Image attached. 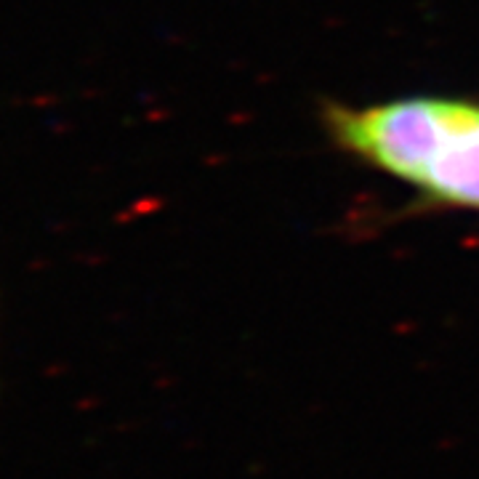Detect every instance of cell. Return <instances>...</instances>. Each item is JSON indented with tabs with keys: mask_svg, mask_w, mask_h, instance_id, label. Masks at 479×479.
Here are the masks:
<instances>
[{
	"mask_svg": "<svg viewBox=\"0 0 479 479\" xmlns=\"http://www.w3.org/2000/svg\"><path fill=\"white\" fill-rule=\"evenodd\" d=\"M458 102L399 99L368 109H333V131L375 168L418 184L453 123Z\"/></svg>",
	"mask_w": 479,
	"mask_h": 479,
	"instance_id": "6da1fadb",
	"label": "cell"
},
{
	"mask_svg": "<svg viewBox=\"0 0 479 479\" xmlns=\"http://www.w3.org/2000/svg\"><path fill=\"white\" fill-rule=\"evenodd\" d=\"M434 200L479 208V107L458 102L432 165L415 184Z\"/></svg>",
	"mask_w": 479,
	"mask_h": 479,
	"instance_id": "7a4b0ae2",
	"label": "cell"
}]
</instances>
